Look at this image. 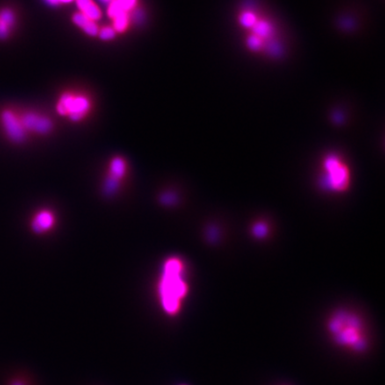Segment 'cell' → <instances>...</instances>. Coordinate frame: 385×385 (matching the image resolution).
Masks as SVG:
<instances>
[{
  "label": "cell",
  "mask_w": 385,
  "mask_h": 385,
  "mask_svg": "<svg viewBox=\"0 0 385 385\" xmlns=\"http://www.w3.org/2000/svg\"><path fill=\"white\" fill-rule=\"evenodd\" d=\"M187 293L185 263L177 257L166 260L158 283L159 298L163 311L170 316L178 314Z\"/></svg>",
  "instance_id": "obj_1"
},
{
  "label": "cell",
  "mask_w": 385,
  "mask_h": 385,
  "mask_svg": "<svg viewBox=\"0 0 385 385\" xmlns=\"http://www.w3.org/2000/svg\"><path fill=\"white\" fill-rule=\"evenodd\" d=\"M328 331L335 343L353 351H363L366 348V338L362 320L354 313L339 310L328 321Z\"/></svg>",
  "instance_id": "obj_2"
},
{
  "label": "cell",
  "mask_w": 385,
  "mask_h": 385,
  "mask_svg": "<svg viewBox=\"0 0 385 385\" xmlns=\"http://www.w3.org/2000/svg\"><path fill=\"white\" fill-rule=\"evenodd\" d=\"M238 21L242 27L250 31L246 39L248 48L255 52L264 50L268 40H271L274 35L272 24L251 10H243L239 15Z\"/></svg>",
  "instance_id": "obj_3"
},
{
  "label": "cell",
  "mask_w": 385,
  "mask_h": 385,
  "mask_svg": "<svg viewBox=\"0 0 385 385\" xmlns=\"http://www.w3.org/2000/svg\"><path fill=\"white\" fill-rule=\"evenodd\" d=\"M322 185L331 192H343L351 185V171L342 157L328 154L324 159Z\"/></svg>",
  "instance_id": "obj_4"
},
{
  "label": "cell",
  "mask_w": 385,
  "mask_h": 385,
  "mask_svg": "<svg viewBox=\"0 0 385 385\" xmlns=\"http://www.w3.org/2000/svg\"><path fill=\"white\" fill-rule=\"evenodd\" d=\"M91 109V102L81 94L63 93L56 104V111L60 115L67 116L73 121H81Z\"/></svg>",
  "instance_id": "obj_5"
},
{
  "label": "cell",
  "mask_w": 385,
  "mask_h": 385,
  "mask_svg": "<svg viewBox=\"0 0 385 385\" xmlns=\"http://www.w3.org/2000/svg\"><path fill=\"white\" fill-rule=\"evenodd\" d=\"M1 125L3 127L6 135L14 143H23L27 132L24 130L20 114L12 109H5L0 114Z\"/></svg>",
  "instance_id": "obj_6"
},
{
  "label": "cell",
  "mask_w": 385,
  "mask_h": 385,
  "mask_svg": "<svg viewBox=\"0 0 385 385\" xmlns=\"http://www.w3.org/2000/svg\"><path fill=\"white\" fill-rule=\"evenodd\" d=\"M20 118L26 132L31 131L39 135H46L53 129L52 120L48 117L37 112H24L20 114Z\"/></svg>",
  "instance_id": "obj_7"
},
{
  "label": "cell",
  "mask_w": 385,
  "mask_h": 385,
  "mask_svg": "<svg viewBox=\"0 0 385 385\" xmlns=\"http://www.w3.org/2000/svg\"><path fill=\"white\" fill-rule=\"evenodd\" d=\"M17 16L15 9L9 7L0 8V41L8 40L16 29Z\"/></svg>",
  "instance_id": "obj_8"
},
{
  "label": "cell",
  "mask_w": 385,
  "mask_h": 385,
  "mask_svg": "<svg viewBox=\"0 0 385 385\" xmlns=\"http://www.w3.org/2000/svg\"><path fill=\"white\" fill-rule=\"evenodd\" d=\"M54 224L55 216L54 213L48 210H42L34 216L31 222V228L35 233L42 234L53 228Z\"/></svg>",
  "instance_id": "obj_9"
},
{
  "label": "cell",
  "mask_w": 385,
  "mask_h": 385,
  "mask_svg": "<svg viewBox=\"0 0 385 385\" xmlns=\"http://www.w3.org/2000/svg\"><path fill=\"white\" fill-rule=\"evenodd\" d=\"M74 2L77 6L79 13L96 23L100 21L103 13L101 11L99 6L95 2V0H74Z\"/></svg>",
  "instance_id": "obj_10"
},
{
  "label": "cell",
  "mask_w": 385,
  "mask_h": 385,
  "mask_svg": "<svg viewBox=\"0 0 385 385\" xmlns=\"http://www.w3.org/2000/svg\"><path fill=\"white\" fill-rule=\"evenodd\" d=\"M73 23L80 28L81 31H83L85 34L89 37H96L98 31H99V26L95 21L89 19L87 16H83L81 13H75L73 17Z\"/></svg>",
  "instance_id": "obj_11"
},
{
  "label": "cell",
  "mask_w": 385,
  "mask_h": 385,
  "mask_svg": "<svg viewBox=\"0 0 385 385\" xmlns=\"http://www.w3.org/2000/svg\"><path fill=\"white\" fill-rule=\"evenodd\" d=\"M127 162L122 157L116 156L112 158L109 164V173L108 178H111L112 180H115L120 183L121 179L125 177L127 173Z\"/></svg>",
  "instance_id": "obj_12"
},
{
  "label": "cell",
  "mask_w": 385,
  "mask_h": 385,
  "mask_svg": "<svg viewBox=\"0 0 385 385\" xmlns=\"http://www.w3.org/2000/svg\"><path fill=\"white\" fill-rule=\"evenodd\" d=\"M112 27L114 29V31L118 33H124L127 31L131 22V13L129 12H122L119 15L115 16L113 19H112Z\"/></svg>",
  "instance_id": "obj_13"
},
{
  "label": "cell",
  "mask_w": 385,
  "mask_h": 385,
  "mask_svg": "<svg viewBox=\"0 0 385 385\" xmlns=\"http://www.w3.org/2000/svg\"><path fill=\"white\" fill-rule=\"evenodd\" d=\"M117 32L114 31V29L110 26H104V27H99V31L97 33V36L99 39H102L103 41H110L113 39H115Z\"/></svg>",
  "instance_id": "obj_14"
},
{
  "label": "cell",
  "mask_w": 385,
  "mask_h": 385,
  "mask_svg": "<svg viewBox=\"0 0 385 385\" xmlns=\"http://www.w3.org/2000/svg\"><path fill=\"white\" fill-rule=\"evenodd\" d=\"M125 11L131 13L138 8L139 0H116Z\"/></svg>",
  "instance_id": "obj_15"
},
{
  "label": "cell",
  "mask_w": 385,
  "mask_h": 385,
  "mask_svg": "<svg viewBox=\"0 0 385 385\" xmlns=\"http://www.w3.org/2000/svg\"><path fill=\"white\" fill-rule=\"evenodd\" d=\"M161 201L163 204H172L175 201V197L171 194H163L161 197Z\"/></svg>",
  "instance_id": "obj_16"
},
{
  "label": "cell",
  "mask_w": 385,
  "mask_h": 385,
  "mask_svg": "<svg viewBox=\"0 0 385 385\" xmlns=\"http://www.w3.org/2000/svg\"><path fill=\"white\" fill-rule=\"evenodd\" d=\"M256 230V235H259L260 232H262V235H265L266 233L267 228L264 225H257L254 228Z\"/></svg>",
  "instance_id": "obj_17"
},
{
  "label": "cell",
  "mask_w": 385,
  "mask_h": 385,
  "mask_svg": "<svg viewBox=\"0 0 385 385\" xmlns=\"http://www.w3.org/2000/svg\"><path fill=\"white\" fill-rule=\"evenodd\" d=\"M46 2V4L51 7H57L60 6L59 4V0H44Z\"/></svg>",
  "instance_id": "obj_18"
},
{
  "label": "cell",
  "mask_w": 385,
  "mask_h": 385,
  "mask_svg": "<svg viewBox=\"0 0 385 385\" xmlns=\"http://www.w3.org/2000/svg\"><path fill=\"white\" fill-rule=\"evenodd\" d=\"M72 2H74V0H59V4H70Z\"/></svg>",
  "instance_id": "obj_19"
},
{
  "label": "cell",
  "mask_w": 385,
  "mask_h": 385,
  "mask_svg": "<svg viewBox=\"0 0 385 385\" xmlns=\"http://www.w3.org/2000/svg\"><path fill=\"white\" fill-rule=\"evenodd\" d=\"M11 385H25V384L23 383V381H15L12 382Z\"/></svg>",
  "instance_id": "obj_20"
},
{
  "label": "cell",
  "mask_w": 385,
  "mask_h": 385,
  "mask_svg": "<svg viewBox=\"0 0 385 385\" xmlns=\"http://www.w3.org/2000/svg\"><path fill=\"white\" fill-rule=\"evenodd\" d=\"M101 2H103V3H105V4H108L109 2H111L112 0H100Z\"/></svg>",
  "instance_id": "obj_21"
},
{
  "label": "cell",
  "mask_w": 385,
  "mask_h": 385,
  "mask_svg": "<svg viewBox=\"0 0 385 385\" xmlns=\"http://www.w3.org/2000/svg\"><path fill=\"white\" fill-rule=\"evenodd\" d=\"M182 385H185V384H182Z\"/></svg>",
  "instance_id": "obj_22"
}]
</instances>
